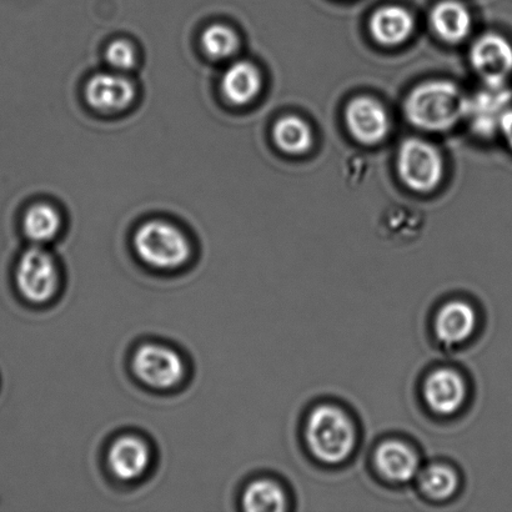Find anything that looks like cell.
<instances>
[{
	"mask_svg": "<svg viewBox=\"0 0 512 512\" xmlns=\"http://www.w3.org/2000/svg\"><path fill=\"white\" fill-rule=\"evenodd\" d=\"M468 97L449 80H431L418 85L405 100V114L416 128L446 132L465 119Z\"/></svg>",
	"mask_w": 512,
	"mask_h": 512,
	"instance_id": "6da1fadb",
	"label": "cell"
},
{
	"mask_svg": "<svg viewBox=\"0 0 512 512\" xmlns=\"http://www.w3.org/2000/svg\"><path fill=\"white\" fill-rule=\"evenodd\" d=\"M311 454L321 463L336 465L349 458L355 448L353 420L335 405H320L311 411L305 428Z\"/></svg>",
	"mask_w": 512,
	"mask_h": 512,
	"instance_id": "7a4b0ae2",
	"label": "cell"
},
{
	"mask_svg": "<svg viewBox=\"0 0 512 512\" xmlns=\"http://www.w3.org/2000/svg\"><path fill=\"white\" fill-rule=\"evenodd\" d=\"M133 245L143 263L159 270L178 269L192 255L187 235L165 220H150L140 225Z\"/></svg>",
	"mask_w": 512,
	"mask_h": 512,
	"instance_id": "3957f363",
	"label": "cell"
},
{
	"mask_svg": "<svg viewBox=\"0 0 512 512\" xmlns=\"http://www.w3.org/2000/svg\"><path fill=\"white\" fill-rule=\"evenodd\" d=\"M398 172L406 187L414 192L429 193L443 179V157L426 140L406 139L398 154Z\"/></svg>",
	"mask_w": 512,
	"mask_h": 512,
	"instance_id": "277c9868",
	"label": "cell"
},
{
	"mask_svg": "<svg viewBox=\"0 0 512 512\" xmlns=\"http://www.w3.org/2000/svg\"><path fill=\"white\" fill-rule=\"evenodd\" d=\"M15 284L20 295L29 303H48L59 289L57 261L38 245L25 250L15 270Z\"/></svg>",
	"mask_w": 512,
	"mask_h": 512,
	"instance_id": "5b68a950",
	"label": "cell"
},
{
	"mask_svg": "<svg viewBox=\"0 0 512 512\" xmlns=\"http://www.w3.org/2000/svg\"><path fill=\"white\" fill-rule=\"evenodd\" d=\"M135 376L149 388L169 390L184 378L185 366L177 351L160 344H144L132 359Z\"/></svg>",
	"mask_w": 512,
	"mask_h": 512,
	"instance_id": "8992f818",
	"label": "cell"
},
{
	"mask_svg": "<svg viewBox=\"0 0 512 512\" xmlns=\"http://www.w3.org/2000/svg\"><path fill=\"white\" fill-rule=\"evenodd\" d=\"M512 107L509 84H485L484 88L468 97L465 119L479 137L491 138L499 134L500 122L506 110Z\"/></svg>",
	"mask_w": 512,
	"mask_h": 512,
	"instance_id": "52a82bcc",
	"label": "cell"
},
{
	"mask_svg": "<svg viewBox=\"0 0 512 512\" xmlns=\"http://www.w3.org/2000/svg\"><path fill=\"white\" fill-rule=\"evenodd\" d=\"M470 62L485 84H509L512 77V42L500 33H486L471 48Z\"/></svg>",
	"mask_w": 512,
	"mask_h": 512,
	"instance_id": "ba28073f",
	"label": "cell"
},
{
	"mask_svg": "<svg viewBox=\"0 0 512 512\" xmlns=\"http://www.w3.org/2000/svg\"><path fill=\"white\" fill-rule=\"evenodd\" d=\"M345 122L351 135L359 143L374 145L388 137L390 117L378 100L359 97L351 100L345 110Z\"/></svg>",
	"mask_w": 512,
	"mask_h": 512,
	"instance_id": "9c48e42d",
	"label": "cell"
},
{
	"mask_svg": "<svg viewBox=\"0 0 512 512\" xmlns=\"http://www.w3.org/2000/svg\"><path fill=\"white\" fill-rule=\"evenodd\" d=\"M135 87L122 73L107 72L93 75L85 87V99L98 112L119 113L132 105Z\"/></svg>",
	"mask_w": 512,
	"mask_h": 512,
	"instance_id": "30bf717a",
	"label": "cell"
},
{
	"mask_svg": "<svg viewBox=\"0 0 512 512\" xmlns=\"http://www.w3.org/2000/svg\"><path fill=\"white\" fill-rule=\"evenodd\" d=\"M423 391L430 410L445 416L459 411L468 394L463 376L448 368L433 371L426 378Z\"/></svg>",
	"mask_w": 512,
	"mask_h": 512,
	"instance_id": "8fae6325",
	"label": "cell"
},
{
	"mask_svg": "<svg viewBox=\"0 0 512 512\" xmlns=\"http://www.w3.org/2000/svg\"><path fill=\"white\" fill-rule=\"evenodd\" d=\"M152 453L143 439L124 435L114 441L108 453V465L115 478L133 481L147 473Z\"/></svg>",
	"mask_w": 512,
	"mask_h": 512,
	"instance_id": "7c38bea8",
	"label": "cell"
},
{
	"mask_svg": "<svg viewBox=\"0 0 512 512\" xmlns=\"http://www.w3.org/2000/svg\"><path fill=\"white\" fill-rule=\"evenodd\" d=\"M478 325V315L468 301L453 300L439 310L435 319V335L441 344L454 348L466 343Z\"/></svg>",
	"mask_w": 512,
	"mask_h": 512,
	"instance_id": "4fadbf2b",
	"label": "cell"
},
{
	"mask_svg": "<svg viewBox=\"0 0 512 512\" xmlns=\"http://www.w3.org/2000/svg\"><path fill=\"white\" fill-rule=\"evenodd\" d=\"M374 461L381 476L391 483H408L419 473V456L404 441H384L376 449Z\"/></svg>",
	"mask_w": 512,
	"mask_h": 512,
	"instance_id": "5bb4252c",
	"label": "cell"
},
{
	"mask_svg": "<svg viewBox=\"0 0 512 512\" xmlns=\"http://www.w3.org/2000/svg\"><path fill=\"white\" fill-rule=\"evenodd\" d=\"M414 30V18L408 10L389 5L373 14L370 19V33L376 42L394 47L410 38Z\"/></svg>",
	"mask_w": 512,
	"mask_h": 512,
	"instance_id": "9a60e30c",
	"label": "cell"
},
{
	"mask_svg": "<svg viewBox=\"0 0 512 512\" xmlns=\"http://www.w3.org/2000/svg\"><path fill=\"white\" fill-rule=\"evenodd\" d=\"M263 85L259 69L248 60H239L225 70L222 92L229 103L247 105L258 97Z\"/></svg>",
	"mask_w": 512,
	"mask_h": 512,
	"instance_id": "2e32d148",
	"label": "cell"
},
{
	"mask_svg": "<svg viewBox=\"0 0 512 512\" xmlns=\"http://www.w3.org/2000/svg\"><path fill=\"white\" fill-rule=\"evenodd\" d=\"M431 25L446 43H459L470 34L473 19L469 9L456 0H444L431 12Z\"/></svg>",
	"mask_w": 512,
	"mask_h": 512,
	"instance_id": "e0dca14e",
	"label": "cell"
},
{
	"mask_svg": "<svg viewBox=\"0 0 512 512\" xmlns=\"http://www.w3.org/2000/svg\"><path fill=\"white\" fill-rule=\"evenodd\" d=\"M23 229L35 244L52 242L62 229V218L58 210L47 203H39L28 209L23 219Z\"/></svg>",
	"mask_w": 512,
	"mask_h": 512,
	"instance_id": "ac0fdd59",
	"label": "cell"
},
{
	"mask_svg": "<svg viewBox=\"0 0 512 512\" xmlns=\"http://www.w3.org/2000/svg\"><path fill=\"white\" fill-rule=\"evenodd\" d=\"M273 138L284 153L303 154L313 145V132L305 120L296 115H286L275 123Z\"/></svg>",
	"mask_w": 512,
	"mask_h": 512,
	"instance_id": "d6986e66",
	"label": "cell"
},
{
	"mask_svg": "<svg viewBox=\"0 0 512 512\" xmlns=\"http://www.w3.org/2000/svg\"><path fill=\"white\" fill-rule=\"evenodd\" d=\"M242 503L249 512H279L286 509V495L276 481L260 479L247 486Z\"/></svg>",
	"mask_w": 512,
	"mask_h": 512,
	"instance_id": "ffe728a7",
	"label": "cell"
},
{
	"mask_svg": "<svg viewBox=\"0 0 512 512\" xmlns=\"http://www.w3.org/2000/svg\"><path fill=\"white\" fill-rule=\"evenodd\" d=\"M419 488L428 498L448 500L459 488V476L445 464H431L418 473Z\"/></svg>",
	"mask_w": 512,
	"mask_h": 512,
	"instance_id": "44dd1931",
	"label": "cell"
},
{
	"mask_svg": "<svg viewBox=\"0 0 512 512\" xmlns=\"http://www.w3.org/2000/svg\"><path fill=\"white\" fill-rule=\"evenodd\" d=\"M240 40L235 30L225 24H213L204 30L202 48L209 58L227 60L237 54Z\"/></svg>",
	"mask_w": 512,
	"mask_h": 512,
	"instance_id": "7402d4cb",
	"label": "cell"
},
{
	"mask_svg": "<svg viewBox=\"0 0 512 512\" xmlns=\"http://www.w3.org/2000/svg\"><path fill=\"white\" fill-rule=\"evenodd\" d=\"M105 58L115 72L125 73L132 70L138 63L137 50L128 40L118 39L110 43Z\"/></svg>",
	"mask_w": 512,
	"mask_h": 512,
	"instance_id": "603a6c76",
	"label": "cell"
},
{
	"mask_svg": "<svg viewBox=\"0 0 512 512\" xmlns=\"http://www.w3.org/2000/svg\"><path fill=\"white\" fill-rule=\"evenodd\" d=\"M499 134L512 152V107L506 110L500 122Z\"/></svg>",
	"mask_w": 512,
	"mask_h": 512,
	"instance_id": "cb8c5ba5",
	"label": "cell"
}]
</instances>
